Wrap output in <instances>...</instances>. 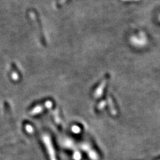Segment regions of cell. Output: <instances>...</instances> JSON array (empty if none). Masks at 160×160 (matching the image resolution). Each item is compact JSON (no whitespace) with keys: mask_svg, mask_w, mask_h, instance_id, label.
Here are the masks:
<instances>
[{"mask_svg":"<svg viewBox=\"0 0 160 160\" xmlns=\"http://www.w3.org/2000/svg\"><path fill=\"white\" fill-rule=\"evenodd\" d=\"M42 110V108L40 106H38L37 107V108H35L34 110H33V111H31V113L32 114H35V113H40L41 111Z\"/></svg>","mask_w":160,"mask_h":160,"instance_id":"6da1fadb","label":"cell"},{"mask_svg":"<svg viewBox=\"0 0 160 160\" xmlns=\"http://www.w3.org/2000/svg\"><path fill=\"white\" fill-rule=\"evenodd\" d=\"M11 77H12V78H13L14 80H17V79H18V74H17L16 73H15V72H14V73H13V74H12Z\"/></svg>","mask_w":160,"mask_h":160,"instance_id":"7a4b0ae2","label":"cell"},{"mask_svg":"<svg viewBox=\"0 0 160 160\" xmlns=\"http://www.w3.org/2000/svg\"><path fill=\"white\" fill-rule=\"evenodd\" d=\"M65 1H66V0H60V1H59V3L60 4H64V2Z\"/></svg>","mask_w":160,"mask_h":160,"instance_id":"3957f363","label":"cell"}]
</instances>
